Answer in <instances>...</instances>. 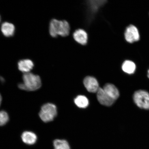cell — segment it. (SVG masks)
<instances>
[{
	"label": "cell",
	"instance_id": "13",
	"mask_svg": "<svg viewBox=\"0 0 149 149\" xmlns=\"http://www.w3.org/2000/svg\"><path fill=\"white\" fill-rule=\"evenodd\" d=\"M123 71L126 73L132 74L135 71L136 65L133 61H126L123 63L122 66Z\"/></svg>",
	"mask_w": 149,
	"mask_h": 149
},
{
	"label": "cell",
	"instance_id": "12",
	"mask_svg": "<svg viewBox=\"0 0 149 149\" xmlns=\"http://www.w3.org/2000/svg\"><path fill=\"white\" fill-rule=\"evenodd\" d=\"M73 37L74 40L80 44L84 45L87 43L88 36L86 32L83 29H79L76 31L74 33Z\"/></svg>",
	"mask_w": 149,
	"mask_h": 149
},
{
	"label": "cell",
	"instance_id": "7",
	"mask_svg": "<svg viewBox=\"0 0 149 149\" xmlns=\"http://www.w3.org/2000/svg\"><path fill=\"white\" fill-rule=\"evenodd\" d=\"M97 93L98 101L102 105L109 107L114 103L115 100L108 95L103 88H100Z\"/></svg>",
	"mask_w": 149,
	"mask_h": 149
},
{
	"label": "cell",
	"instance_id": "15",
	"mask_svg": "<svg viewBox=\"0 0 149 149\" xmlns=\"http://www.w3.org/2000/svg\"><path fill=\"white\" fill-rule=\"evenodd\" d=\"M53 145L54 149H70L68 141L65 140L56 139L54 141Z\"/></svg>",
	"mask_w": 149,
	"mask_h": 149
},
{
	"label": "cell",
	"instance_id": "1",
	"mask_svg": "<svg viewBox=\"0 0 149 149\" xmlns=\"http://www.w3.org/2000/svg\"><path fill=\"white\" fill-rule=\"evenodd\" d=\"M23 82L19 84V88L22 90L34 91L38 90L42 86V81L38 75L31 72L24 74L23 76Z\"/></svg>",
	"mask_w": 149,
	"mask_h": 149
},
{
	"label": "cell",
	"instance_id": "17",
	"mask_svg": "<svg viewBox=\"0 0 149 149\" xmlns=\"http://www.w3.org/2000/svg\"><path fill=\"white\" fill-rule=\"evenodd\" d=\"M0 81L2 82H3L4 81V79L2 77H1V76H0Z\"/></svg>",
	"mask_w": 149,
	"mask_h": 149
},
{
	"label": "cell",
	"instance_id": "2",
	"mask_svg": "<svg viewBox=\"0 0 149 149\" xmlns=\"http://www.w3.org/2000/svg\"><path fill=\"white\" fill-rule=\"evenodd\" d=\"M69 24L66 20L53 19L50 22L49 31L52 37H55L58 35L64 37L69 34Z\"/></svg>",
	"mask_w": 149,
	"mask_h": 149
},
{
	"label": "cell",
	"instance_id": "16",
	"mask_svg": "<svg viewBox=\"0 0 149 149\" xmlns=\"http://www.w3.org/2000/svg\"><path fill=\"white\" fill-rule=\"evenodd\" d=\"M9 120L8 113L4 111H0V126L5 125L8 122Z\"/></svg>",
	"mask_w": 149,
	"mask_h": 149
},
{
	"label": "cell",
	"instance_id": "6",
	"mask_svg": "<svg viewBox=\"0 0 149 149\" xmlns=\"http://www.w3.org/2000/svg\"><path fill=\"white\" fill-rule=\"evenodd\" d=\"M84 84L88 92L97 93L99 89V84L97 79L94 77L87 76L84 80Z\"/></svg>",
	"mask_w": 149,
	"mask_h": 149
},
{
	"label": "cell",
	"instance_id": "9",
	"mask_svg": "<svg viewBox=\"0 0 149 149\" xmlns=\"http://www.w3.org/2000/svg\"><path fill=\"white\" fill-rule=\"evenodd\" d=\"M103 89L108 95L114 100H116L120 95L118 89L112 84H106Z\"/></svg>",
	"mask_w": 149,
	"mask_h": 149
},
{
	"label": "cell",
	"instance_id": "19",
	"mask_svg": "<svg viewBox=\"0 0 149 149\" xmlns=\"http://www.w3.org/2000/svg\"><path fill=\"white\" fill-rule=\"evenodd\" d=\"M148 77L149 79V69L148 70Z\"/></svg>",
	"mask_w": 149,
	"mask_h": 149
},
{
	"label": "cell",
	"instance_id": "14",
	"mask_svg": "<svg viewBox=\"0 0 149 149\" xmlns=\"http://www.w3.org/2000/svg\"><path fill=\"white\" fill-rule=\"evenodd\" d=\"M74 103L80 108H86L89 105V100L86 97L83 95L78 96L74 100Z\"/></svg>",
	"mask_w": 149,
	"mask_h": 149
},
{
	"label": "cell",
	"instance_id": "5",
	"mask_svg": "<svg viewBox=\"0 0 149 149\" xmlns=\"http://www.w3.org/2000/svg\"><path fill=\"white\" fill-rule=\"evenodd\" d=\"M125 37L127 41L130 43L139 40L140 35L137 27L132 25L128 26L125 33Z\"/></svg>",
	"mask_w": 149,
	"mask_h": 149
},
{
	"label": "cell",
	"instance_id": "20",
	"mask_svg": "<svg viewBox=\"0 0 149 149\" xmlns=\"http://www.w3.org/2000/svg\"><path fill=\"white\" fill-rule=\"evenodd\" d=\"M1 16H0V22H1Z\"/></svg>",
	"mask_w": 149,
	"mask_h": 149
},
{
	"label": "cell",
	"instance_id": "11",
	"mask_svg": "<svg viewBox=\"0 0 149 149\" xmlns=\"http://www.w3.org/2000/svg\"><path fill=\"white\" fill-rule=\"evenodd\" d=\"M1 30L4 36L10 37L13 36L15 31V27L12 23L5 22L1 24Z\"/></svg>",
	"mask_w": 149,
	"mask_h": 149
},
{
	"label": "cell",
	"instance_id": "10",
	"mask_svg": "<svg viewBox=\"0 0 149 149\" xmlns=\"http://www.w3.org/2000/svg\"><path fill=\"white\" fill-rule=\"evenodd\" d=\"M22 141L25 144L32 145L35 144L37 137L36 134L31 131H25L22 133L21 136Z\"/></svg>",
	"mask_w": 149,
	"mask_h": 149
},
{
	"label": "cell",
	"instance_id": "8",
	"mask_svg": "<svg viewBox=\"0 0 149 149\" xmlns=\"http://www.w3.org/2000/svg\"><path fill=\"white\" fill-rule=\"evenodd\" d=\"M19 70L24 74L30 72L34 67V64L32 61L29 59H24L19 61L18 63Z\"/></svg>",
	"mask_w": 149,
	"mask_h": 149
},
{
	"label": "cell",
	"instance_id": "4",
	"mask_svg": "<svg viewBox=\"0 0 149 149\" xmlns=\"http://www.w3.org/2000/svg\"><path fill=\"white\" fill-rule=\"evenodd\" d=\"M133 98L138 107L141 109H149V94L147 91L142 90L136 91Z\"/></svg>",
	"mask_w": 149,
	"mask_h": 149
},
{
	"label": "cell",
	"instance_id": "18",
	"mask_svg": "<svg viewBox=\"0 0 149 149\" xmlns=\"http://www.w3.org/2000/svg\"><path fill=\"white\" fill-rule=\"evenodd\" d=\"M2 100V98L1 94H0V106H1V103Z\"/></svg>",
	"mask_w": 149,
	"mask_h": 149
},
{
	"label": "cell",
	"instance_id": "3",
	"mask_svg": "<svg viewBox=\"0 0 149 149\" xmlns=\"http://www.w3.org/2000/svg\"><path fill=\"white\" fill-rule=\"evenodd\" d=\"M57 115V107L54 104L51 103L44 104L41 108L39 113L40 118L45 123L53 121Z\"/></svg>",
	"mask_w": 149,
	"mask_h": 149
}]
</instances>
